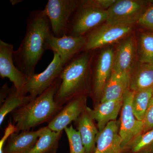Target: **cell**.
<instances>
[{"label":"cell","mask_w":153,"mask_h":153,"mask_svg":"<svg viewBox=\"0 0 153 153\" xmlns=\"http://www.w3.org/2000/svg\"><path fill=\"white\" fill-rule=\"evenodd\" d=\"M13 44L0 40V76L7 78L17 90H22L27 81L28 76L19 69L13 58Z\"/></svg>","instance_id":"obj_11"},{"label":"cell","mask_w":153,"mask_h":153,"mask_svg":"<svg viewBox=\"0 0 153 153\" xmlns=\"http://www.w3.org/2000/svg\"><path fill=\"white\" fill-rule=\"evenodd\" d=\"M94 153H100V152H99V151H97V150L96 149L95 152H94Z\"/></svg>","instance_id":"obj_33"},{"label":"cell","mask_w":153,"mask_h":153,"mask_svg":"<svg viewBox=\"0 0 153 153\" xmlns=\"http://www.w3.org/2000/svg\"><path fill=\"white\" fill-rule=\"evenodd\" d=\"M153 96V91L151 89H142L135 92L132 106L134 114L138 120L143 121Z\"/></svg>","instance_id":"obj_24"},{"label":"cell","mask_w":153,"mask_h":153,"mask_svg":"<svg viewBox=\"0 0 153 153\" xmlns=\"http://www.w3.org/2000/svg\"><path fill=\"white\" fill-rule=\"evenodd\" d=\"M64 131L68 138L70 153H86L79 131L73 128L72 125L66 127Z\"/></svg>","instance_id":"obj_26"},{"label":"cell","mask_w":153,"mask_h":153,"mask_svg":"<svg viewBox=\"0 0 153 153\" xmlns=\"http://www.w3.org/2000/svg\"><path fill=\"white\" fill-rule=\"evenodd\" d=\"M143 133L153 129V96L148 107L144 120Z\"/></svg>","instance_id":"obj_28"},{"label":"cell","mask_w":153,"mask_h":153,"mask_svg":"<svg viewBox=\"0 0 153 153\" xmlns=\"http://www.w3.org/2000/svg\"><path fill=\"white\" fill-rule=\"evenodd\" d=\"M64 65L60 56L54 53L52 62L43 72L28 76L27 81L20 91L23 94L27 93L33 98H35L43 93L59 78Z\"/></svg>","instance_id":"obj_7"},{"label":"cell","mask_w":153,"mask_h":153,"mask_svg":"<svg viewBox=\"0 0 153 153\" xmlns=\"http://www.w3.org/2000/svg\"><path fill=\"white\" fill-rule=\"evenodd\" d=\"M123 97L116 100L100 102L92 109L86 106L91 116L97 123L98 131H102L111 121H115L122 107Z\"/></svg>","instance_id":"obj_16"},{"label":"cell","mask_w":153,"mask_h":153,"mask_svg":"<svg viewBox=\"0 0 153 153\" xmlns=\"http://www.w3.org/2000/svg\"><path fill=\"white\" fill-rule=\"evenodd\" d=\"M120 127V121H112L102 131H98L96 149L100 153H122Z\"/></svg>","instance_id":"obj_14"},{"label":"cell","mask_w":153,"mask_h":153,"mask_svg":"<svg viewBox=\"0 0 153 153\" xmlns=\"http://www.w3.org/2000/svg\"><path fill=\"white\" fill-rule=\"evenodd\" d=\"M116 1L117 0H85L88 4L105 10H108Z\"/></svg>","instance_id":"obj_29"},{"label":"cell","mask_w":153,"mask_h":153,"mask_svg":"<svg viewBox=\"0 0 153 153\" xmlns=\"http://www.w3.org/2000/svg\"><path fill=\"white\" fill-rule=\"evenodd\" d=\"M136 46L132 37L119 45L114 55L113 72L118 74L132 73L136 59Z\"/></svg>","instance_id":"obj_15"},{"label":"cell","mask_w":153,"mask_h":153,"mask_svg":"<svg viewBox=\"0 0 153 153\" xmlns=\"http://www.w3.org/2000/svg\"><path fill=\"white\" fill-rule=\"evenodd\" d=\"M11 88H9L7 83H5L1 88L0 91V102L1 104L6 99L8 96L10 92Z\"/></svg>","instance_id":"obj_31"},{"label":"cell","mask_w":153,"mask_h":153,"mask_svg":"<svg viewBox=\"0 0 153 153\" xmlns=\"http://www.w3.org/2000/svg\"><path fill=\"white\" fill-rule=\"evenodd\" d=\"M148 6L146 1L117 0L107 10V19L105 22L108 24L134 25Z\"/></svg>","instance_id":"obj_9"},{"label":"cell","mask_w":153,"mask_h":153,"mask_svg":"<svg viewBox=\"0 0 153 153\" xmlns=\"http://www.w3.org/2000/svg\"><path fill=\"white\" fill-rule=\"evenodd\" d=\"M61 82L60 76L43 93L12 112L16 133L30 131L41 124L51 121L63 109V106L57 104L55 100Z\"/></svg>","instance_id":"obj_2"},{"label":"cell","mask_w":153,"mask_h":153,"mask_svg":"<svg viewBox=\"0 0 153 153\" xmlns=\"http://www.w3.org/2000/svg\"><path fill=\"white\" fill-rule=\"evenodd\" d=\"M86 96L78 97L69 101L47 126L53 131H63L68 125L78 119L86 108Z\"/></svg>","instance_id":"obj_13"},{"label":"cell","mask_w":153,"mask_h":153,"mask_svg":"<svg viewBox=\"0 0 153 153\" xmlns=\"http://www.w3.org/2000/svg\"><path fill=\"white\" fill-rule=\"evenodd\" d=\"M114 53L112 48L102 50L99 55L93 72L92 94L97 100L101 98L107 82L112 74Z\"/></svg>","instance_id":"obj_12"},{"label":"cell","mask_w":153,"mask_h":153,"mask_svg":"<svg viewBox=\"0 0 153 153\" xmlns=\"http://www.w3.org/2000/svg\"><path fill=\"white\" fill-rule=\"evenodd\" d=\"M134 24H108L99 26L85 37L86 43L82 51H91L115 43L127 36Z\"/></svg>","instance_id":"obj_6"},{"label":"cell","mask_w":153,"mask_h":153,"mask_svg":"<svg viewBox=\"0 0 153 153\" xmlns=\"http://www.w3.org/2000/svg\"><path fill=\"white\" fill-rule=\"evenodd\" d=\"M130 89H151L153 91V64L140 63L131 73Z\"/></svg>","instance_id":"obj_20"},{"label":"cell","mask_w":153,"mask_h":153,"mask_svg":"<svg viewBox=\"0 0 153 153\" xmlns=\"http://www.w3.org/2000/svg\"><path fill=\"white\" fill-rule=\"evenodd\" d=\"M41 129L38 141L30 153H56L63 131H53L47 126Z\"/></svg>","instance_id":"obj_21"},{"label":"cell","mask_w":153,"mask_h":153,"mask_svg":"<svg viewBox=\"0 0 153 153\" xmlns=\"http://www.w3.org/2000/svg\"><path fill=\"white\" fill-rule=\"evenodd\" d=\"M94 121L86 108L78 118V131L82 139L86 153H94L96 150V139L98 130Z\"/></svg>","instance_id":"obj_19"},{"label":"cell","mask_w":153,"mask_h":153,"mask_svg":"<svg viewBox=\"0 0 153 153\" xmlns=\"http://www.w3.org/2000/svg\"><path fill=\"white\" fill-rule=\"evenodd\" d=\"M25 37L13 58L16 66L28 76L35 68L46 50L48 38L52 34L49 19L44 10L30 12L27 19Z\"/></svg>","instance_id":"obj_1"},{"label":"cell","mask_w":153,"mask_h":153,"mask_svg":"<svg viewBox=\"0 0 153 153\" xmlns=\"http://www.w3.org/2000/svg\"><path fill=\"white\" fill-rule=\"evenodd\" d=\"M131 73L118 74L112 72L103 89L100 102L123 98L130 88Z\"/></svg>","instance_id":"obj_18"},{"label":"cell","mask_w":153,"mask_h":153,"mask_svg":"<svg viewBox=\"0 0 153 153\" xmlns=\"http://www.w3.org/2000/svg\"><path fill=\"white\" fill-rule=\"evenodd\" d=\"M41 130L13 134L4 147L3 153H30L38 141Z\"/></svg>","instance_id":"obj_17"},{"label":"cell","mask_w":153,"mask_h":153,"mask_svg":"<svg viewBox=\"0 0 153 153\" xmlns=\"http://www.w3.org/2000/svg\"><path fill=\"white\" fill-rule=\"evenodd\" d=\"M138 57L140 63L153 64V31L140 36Z\"/></svg>","instance_id":"obj_25"},{"label":"cell","mask_w":153,"mask_h":153,"mask_svg":"<svg viewBox=\"0 0 153 153\" xmlns=\"http://www.w3.org/2000/svg\"><path fill=\"white\" fill-rule=\"evenodd\" d=\"M33 99L30 95L23 94L20 91L17 90L13 85L11 88L8 96L1 104L0 125H1L6 116L9 113L27 104Z\"/></svg>","instance_id":"obj_22"},{"label":"cell","mask_w":153,"mask_h":153,"mask_svg":"<svg viewBox=\"0 0 153 153\" xmlns=\"http://www.w3.org/2000/svg\"><path fill=\"white\" fill-rule=\"evenodd\" d=\"M22 1H22V0H10V1L11 4L13 6L16 5L19 3H22Z\"/></svg>","instance_id":"obj_32"},{"label":"cell","mask_w":153,"mask_h":153,"mask_svg":"<svg viewBox=\"0 0 153 153\" xmlns=\"http://www.w3.org/2000/svg\"><path fill=\"white\" fill-rule=\"evenodd\" d=\"M86 43L85 36H72L66 35L60 38L52 33L48 38L47 50H52L60 56L64 66L82 51Z\"/></svg>","instance_id":"obj_10"},{"label":"cell","mask_w":153,"mask_h":153,"mask_svg":"<svg viewBox=\"0 0 153 153\" xmlns=\"http://www.w3.org/2000/svg\"><path fill=\"white\" fill-rule=\"evenodd\" d=\"M135 92L129 88L124 96L119 130L123 151L131 141L144 131L143 122L137 119L133 111Z\"/></svg>","instance_id":"obj_8"},{"label":"cell","mask_w":153,"mask_h":153,"mask_svg":"<svg viewBox=\"0 0 153 153\" xmlns=\"http://www.w3.org/2000/svg\"><path fill=\"white\" fill-rule=\"evenodd\" d=\"M107 10L98 8L79 1V4L68 25L67 35L85 36L103 22H106Z\"/></svg>","instance_id":"obj_4"},{"label":"cell","mask_w":153,"mask_h":153,"mask_svg":"<svg viewBox=\"0 0 153 153\" xmlns=\"http://www.w3.org/2000/svg\"><path fill=\"white\" fill-rule=\"evenodd\" d=\"M137 22L142 27L153 31V4L148 6Z\"/></svg>","instance_id":"obj_27"},{"label":"cell","mask_w":153,"mask_h":153,"mask_svg":"<svg viewBox=\"0 0 153 153\" xmlns=\"http://www.w3.org/2000/svg\"><path fill=\"white\" fill-rule=\"evenodd\" d=\"M79 4L76 0H49L44 10L49 19L52 33L60 38L67 35L68 25Z\"/></svg>","instance_id":"obj_5"},{"label":"cell","mask_w":153,"mask_h":153,"mask_svg":"<svg viewBox=\"0 0 153 153\" xmlns=\"http://www.w3.org/2000/svg\"><path fill=\"white\" fill-rule=\"evenodd\" d=\"M153 153V129L139 135L130 142L123 152Z\"/></svg>","instance_id":"obj_23"},{"label":"cell","mask_w":153,"mask_h":153,"mask_svg":"<svg viewBox=\"0 0 153 153\" xmlns=\"http://www.w3.org/2000/svg\"><path fill=\"white\" fill-rule=\"evenodd\" d=\"M92 51L76 55L63 67L60 75L61 82L55 97L57 104L63 106L78 97L86 96Z\"/></svg>","instance_id":"obj_3"},{"label":"cell","mask_w":153,"mask_h":153,"mask_svg":"<svg viewBox=\"0 0 153 153\" xmlns=\"http://www.w3.org/2000/svg\"><path fill=\"white\" fill-rule=\"evenodd\" d=\"M17 131L16 127L14 124H9L5 130L4 135L0 140V153H3L4 147V146L7 140L13 134L16 133Z\"/></svg>","instance_id":"obj_30"}]
</instances>
